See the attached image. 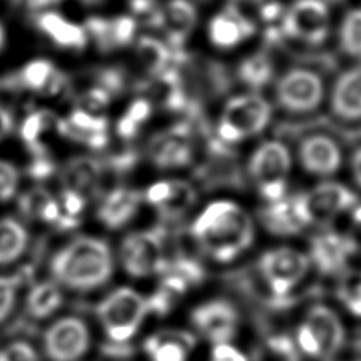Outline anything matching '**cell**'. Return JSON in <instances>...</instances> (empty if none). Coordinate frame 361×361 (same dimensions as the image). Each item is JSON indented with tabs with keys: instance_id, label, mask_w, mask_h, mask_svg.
Masks as SVG:
<instances>
[{
	"instance_id": "9a60e30c",
	"label": "cell",
	"mask_w": 361,
	"mask_h": 361,
	"mask_svg": "<svg viewBox=\"0 0 361 361\" xmlns=\"http://www.w3.org/2000/svg\"><path fill=\"white\" fill-rule=\"evenodd\" d=\"M34 28L52 45L66 51H83L89 44L82 23H76L58 10H45L32 14Z\"/></svg>"
},
{
	"instance_id": "db71d44e",
	"label": "cell",
	"mask_w": 361,
	"mask_h": 361,
	"mask_svg": "<svg viewBox=\"0 0 361 361\" xmlns=\"http://www.w3.org/2000/svg\"><path fill=\"white\" fill-rule=\"evenodd\" d=\"M78 1L83 6H96V4H100L104 0H78Z\"/></svg>"
},
{
	"instance_id": "d590c367",
	"label": "cell",
	"mask_w": 361,
	"mask_h": 361,
	"mask_svg": "<svg viewBox=\"0 0 361 361\" xmlns=\"http://www.w3.org/2000/svg\"><path fill=\"white\" fill-rule=\"evenodd\" d=\"M69 126L78 131L83 133H99V131H107V120L102 116H96L92 113H87L82 109H75L69 117L66 118Z\"/></svg>"
},
{
	"instance_id": "ee69618b",
	"label": "cell",
	"mask_w": 361,
	"mask_h": 361,
	"mask_svg": "<svg viewBox=\"0 0 361 361\" xmlns=\"http://www.w3.org/2000/svg\"><path fill=\"white\" fill-rule=\"evenodd\" d=\"M54 171H55L54 162L49 158H47L45 154H41V155H35L34 161L28 168V175L34 179L42 180L49 178L54 173Z\"/></svg>"
},
{
	"instance_id": "d6986e66",
	"label": "cell",
	"mask_w": 361,
	"mask_h": 361,
	"mask_svg": "<svg viewBox=\"0 0 361 361\" xmlns=\"http://www.w3.org/2000/svg\"><path fill=\"white\" fill-rule=\"evenodd\" d=\"M145 199L155 206L161 214L166 217H178L193 204L196 193L192 185L186 180L169 179L152 183L145 192Z\"/></svg>"
},
{
	"instance_id": "1f68e13d",
	"label": "cell",
	"mask_w": 361,
	"mask_h": 361,
	"mask_svg": "<svg viewBox=\"0 0 361 361\" xmlns=\"http://www.w3.org/2000/svg\"><path fill=\"white\" fill-rule=\"evenodd\" d=\"M254 361H299V350L286 334H275L261 343Z\"/></svg>"
},
{
	"instance_id": "8d00e7d4",
	"label": "cell",
	"mask_w": 361,
	"mask_h": 361,
	"mask_svg": "<svg viewBox=\"0 0 361 361\" xmlns=\"http://www.w3.org/2000/svg\"><path fill=\"white\" fill-rule=\"evenodd\" d=\"M20 282L21 276H18V274L13 276H0V322L8 316L14 306Z\"/></svg>"
},
{
	"instance_id": "f546056e",
	"label": "cell",
	"mask_w": 361,
	"mask_h": 361,
	"mask_svg": "<svg viewBox=\"0 0 361 361\" xmlns=\"http://www.w3.org/2000/svg\"><path fill=\"white\" fill-rule=\"evenodd\" d=\"M62 303V293L55 282L45 281L35 285L27 296V310L34 317H47Z\"/></svg>"
},
{
	"instance_id": "4dcf8cb0",
	"label": "cell",
	"mask_w": 361,
	"mask_h": 361,
	"mask_svg": "<svg viewBox=\"0 0 361 361\" xmlns=\"http://www.w3.org/2000/svg\"><path fill=\"white\" fill-rule=\"evenodd\" d=\"M338 44L345 55L361 59V7L344 13L338 25Z\"/></svg>"
},
{
	"instance_id": "5bb4252c",
	"label": "cell",
	"mask_w": 361,
	"mask_h": 361,
	"mask_svg": "<svg viewBox=\"0 0 361 361\" xmlns=\"http://www.w3.org/2000/svg\"><path fill=\"white\" fill-rule=\"evenodd\" d=\"M82 24L89 41L102 52H111L130 45L137 32V20L131 14L89 16Z\"/></svg>"
},
{
	"instance_id": "7a4b0ae2",
	"label": "cell",
	"mask_w": 361,
	"mask_h": 361,
	"mask_svg": "<svg viewBox=\"0 0 361 361\" xmlns=\"http://www.w3.org/2000/svg\"><path fill=\"white\" fill-rule=\"evenodd\" d=\"M49 268L59 283L76 290H89L110 279L111 251L103 240L82 235L61 248L51 259Z\"/></svg>"
},
{
	"instance_id": "bcb514c9",
	"label": "cell",
	"mask_w": 361,
	"mask_h": 361,
	"mask_svg": "<svg viewBox=\"0 0 361 361\" xmlns=\"http://www.w3.org/2000/svg\"><path fill=\"white\" fill-rule=\"evenodd\" d=\"M212 361H248L247 357L228 343L214 344L212 350Z\"/></svg>"
},
{
	"instance_id": "ab89813d",
	"label": "cell",
	"mask_w": 361,
	"mask_h": 361,
	"mask_svg": "<svg viewBox=\"0 0 361 361\" xmlns=\"http://www.w3.org/2000/svg\"><path fill=\"white\" fill-rule=\"evenodd\" d=\"M18 185V171L17 168L0 159V202L11 199L17 190Z\"/></svg>"
},
{
	"instance_id": "7dc6e473",
	"label": "cell",
	"mask_w": 361,
	"mask_h": 361,
	"mask_svg": "<svg viewBox=\"0 0 361 361\" xmlns=\"http://www.w3.org/2000/svg\"><path fill=\"white\" fill-rule=\"evenodd\" d=\"M152 107L151 103L145 99H135L127 109V111L124 113L128 118H131L135 124L141 126L142 123H145L149 116H151Z\"/></svg>"
},
{
	"instance_id": "8992f818",
	"label": "cell",
	"mask_w": 361,
	"mask_h": 361,
	"mask_svg": "<svg viewBox=\"0 0 361 361\" xmlns=\"http://www.w3.org/2000/svg\"><path fill=\"white\" fill-rule=\"evenodd\" d=\"M290 154L279 141L262 142L251 155L248 171L259 195L269 203L285 197Z\"/></svg>"
},
{
	"instance_id": "7c38bea8",
	"label": "cell",
	"mask_w": 361,
	"mask_h": 361,
	"mask_svg": "<svg viewBox=\"0 0 361 361\" xmlns=\"http://www.w3.org/2000/svg\"><path fill=\"white\" fill-rule=\"evenodd\" d=\"M89 343L87 326L75 316L61 317L44 334V351L51 361H76L86 353Z\"/></svg>"
},
{
	"instance_id": "74e56055",
	"label": "cell",
	"mask_w": 361,
	"mask_h": 361,
	"mask_svg": "<svg viewBox=\"0 0 361 361\" xmlns=\"http://www.w3.org/2000/svg\"><path fill=\"white\" fill-rule=\"evenodd\" d=\"M0 361H39V357L28 343L14 341L0 350Z\"/></svg>"
},
{
	"instance_id": "681fc988",
	"label": "cell",
	"mask_w": 361,
	"mask_h": 361,
	"mask_svg": "<svg viewBox=\"0 0 361 361\" xmlns=\"http://www.w3.org/2000/svg\"><path fill=\"white\" fill-rule=\"evenodd\" d=\"M353 223H354V230L355 234L350 235L353 238V241L357 245V250L361 248V206L355 207V210L353 212Z\"/></svg>"
},
{
	"instance_id": "5b68a950",
	"label": "cell",
	"mask_w": 361,
	"mask_h": 361,
	"mask_svg": "<svg viewBox=\"0 0 361 361\" xmlns=\"http://www.w3.org/2000/svg\"><path fill=\"white\" fill-rule=\"evenodd\" d=\"M271 120V106L259 94L231 97L221 111L217 133L223 142H238L259 134Z\"/></svg>"
},
{
	"instance_id": "44dd1931",
	"label": "cell",
	"mask_w": 361,
	"mask_h": 361,
	"mask_svg": "<svg viewBox=\"0 0 361 361\" xmlns=\"http://www.w3.org/2000/svg\"><path fill=\"white\" fill-rule=\"evenodd\" d=\"M157 27L171 42L185 41L197 24V11L188 0H168L154 18Z\"/></svg>"
},
{
	"instance_id": "484cf974",
	"label": "cell",
	"mask_w": 361,
	"mask_h": 361,
	"mask_svg": "<svg viewBox=\"0 0 361 361\" xmlns=\"http://www.w3.org/2000/svg\"><path fill=\"white\" fill-rule=\"evenodd\" d=\"M62 178L68 189L83 196L93 195L100 183L102 164L92 157H73L65 165Z\"/></svg>"
},
{
	"instance_id": "836d02e7",
	"label": "cell",
	"mask_w": 361,
	"mask_h": 361,
	"mask_svg": "<svg viewBox=\"0 0 361 361\" xmlns=\"http://www.w3.org/2000/svg\"><path fill=\"white\" fill-rule=\"evenodd\" d=\"M337 295L353 314L361 316V269L343 272L338 281Z\"/></svg>"
},
{
	"instance_id": "c3c4849f",
	"label": "cell",
	"mask_w": 361,
	"mask_h": 361,
	"mask_svg": "<svg viewBox=\"0 0 361 361\" xmlns=\"http://www.w3.org/2000/svg\"><path fill=\"white\" fill-rule=\"evenodd\" d=\"M117 134L124 140H131L138 134L140 126L135 124L131 118H128L126 114L117 121Z\"/></svg>"
},
{
	"instance_id": "d4e9b609",
	"label": "cell",
	"mask_w": 361,
	"mask_h": 361,
	"mask_svg": "<svg viewBox=\"0 0 361 361\" xmlns=\"http://www.w3.org/2000/svg\"><path fill=\"white\" fill-rule=\"evenodd\" d=\"M141 196L128 188H116L100 203L97 216L110 228H118L130 221L138 210Z\"/></svg>"
},
{
	"instance_id": "4fadbf2b",
	"label": "cell",
	"mask_w": 361,
	"mask_h": 361,
	"mask_svg": "<svg viewBox=\"0 0 361 361\" xmlns=\"http://www.w3.org/2000/svg\"><path fill=\"white\" fill-rule=\"evenodd\" d=\"M193 326L212 343H228L237 331L238 314L224 299H213L196 306L190 314Z\"/></svg>"
},
{
	"instance_id": "f5cc1de1",
	"label": "cell",
	"mask_w": 361,
	"mask_h": 361,
	"mask_svg": "<svg viewBox=\"0 0 361 361\" xmlns=\"http://www.w3.org/2000/svg\"><path fill=\"white\" fill-rule=\"evenodd\" d=\"M6 41H7V32H6V28H4L3 23L0 21V51L6 45Z\"/></svg>"
},
{
	"instance_id": "30bf717a",
	"label": "cell",
	"mask_w": 361,
	"mask_h": 361,
	"mask_svg": "<svg viewBox=\"0 0 361 361\" xmlns=\"http://www.w3.org/2000/svg\"><path fill=\"white\" fill-rule=\"evenodd\" d=\"M305 224H324L357 203L355 193L337 182H323L306 193L296 195Z\"/></svg>"
},
{
	"instance_id": "f1b7e54d",
	"label": "cell",
	"mask_w": 361,
	"mask_h": 361,
	"mask_svg": "<svg viewBox=\"0 0 361 361\" xmlns=\"http://www.w3.org/2000/svg\"><path fill=\"white\" fill-rule=\"evenodd\" d=\"M135 51L144 69L151 75L162 76L168 72L169 51L162 41L152 37H142L137 41Z\"/></svg>"
},
{
	"instance_id": "f6af8a7d",
	"label": "cell",
	"mask_w": 361,
	"mask_h": 361,
	"mask_svg": "<svg viewBox=\"0 0 361 361\" xmlns=\"http://www.w3.org/2000/svg\"><path fill=\"white\" fill-rule=\"evenodd\" d=\"M62 0H10L11 6L24 10L30 14H35L45 10H52L61 4Z\"/></svg>"
},
{
	"instance_id": "b9f144b4",
	"label": "cell",
	"mask_w": 361,
	"mask_h": 361,
	"mask_svg": "<svg viewBox=\"0 0 361 361\" xmlns=\"http://www.w3.org/2000/svg\"><path fill=\"white\" fill-rule=\"evenodd\" d=\"M49 196L51 195L45 189H39V188L32 189L21 196L18 202L20 210L28 217H37L39 213V209L42 207V204Z\"/></svg>"
},
{
	"instance_id": "d6a6232c",
	"label": "cell",
	"mask_w": 361,
	"mask_h": 361,
	"mask_svg": "<svg viewBox=\"0 0 361 361\" xmlns=\"http://www.w3.org/2000/svg\"><path fill=\"white\" fill-rule=\"evenodd\" d=\"M272 72L274 68L271 61L262 54H255L245 58L238 68V75L241 80L252 89H259L265 86L271 80Z\"/></svg>"
},
{
	"instance_id": "52a82bcc",
	"label": "cell",
	"mask_w": 361,
	"mask_h": 361,
	"mask_svg": "<svg viewBox=\"0 0 361 361\" xmlns=\"http://www.w3.org/2000/svg\"><path fill=\"white\" fill-rule=\"evenodd\" d=\"M120 259L131 276L142 278L161 274L168 264L164 250V231L152 228L126 235L120 245Z\"/></svg>"
},
{
	"instance_id": "7402d4cb",
	"label": "cell",
	"mask_w": 361,
	"mask_h": 361,
	"mask_svg": "<svg viewBox=\"0 0 361 361\" xmlns=\"http://www.w3.org/2000/svg\"><path fill=\"white\" fill-rule=\"evenodd\" d=\"M196 338L185 330H161L144 341V351L151 361H188Z\"/></svg>"
},
{
	"instance_id": "ac0fdd59",
	"label": "cell",
	"mask_w": 361,
	"mask_h": 361,
	"mask_svg": "<svg viewBox=\"0 0 361 361\" xmlns=\"http://www.w3.org/2000/svg\"><path fill=\"white\" fill-rule=\"evenodd\" d=\"M357 251V245L350 235L334 231L316 235L310 244V258L323 274L343 271L348 258Z\"/></svg>"
},
{
	"instance_id": "6da1fadb",
	"label": "cell",
	"mask_w": 361,
	"mask_h": 361,
	"mask_svg": "<svg viewBox=\"0 0 361 361\" xmlns=\"http://www.w3.org/2000/svg\"><path fill=\"white\" fill-rule=\"evenodd\" d=\"M192 235L213 259L230 262L252 244L254 223L240 204L216 200L197 214Z\"/></svg>"
},
{
	"instance_id": "11a10c76",
	"label": "cell",
	"mask_w": 361,
	"mask_h": 361,
	"mask_svg": "<svg viewBox=\"0 0 361 361\" xmlns=\"http://www.w3.org/2000/svg\"><path fill=\"white\" fill-rule=\"evenodd\" d=\"M355 361H361V360H355Z\"/></svg>"
},
{
	"instance_id": "f35d334b",
	"label": "cell",
	"mask_w": 361,
	"mask_h": 361,
	"mask_svg": "<svg viewBox=\"0 0 361 361\" xmlns=\"http://www.w3.org/2000/svg\"><path fill=\"white\" fill-rule=\"evenodd\" d=\"M110 99H111V96L104 89H102L99 86H93V87L87 89L86 92H83V94L80 96V107L79 109L94 114V113L104 110L109 106Z\"/></svg>"
},
{
	"instance_id": "e575fe53",
	"label": "cell",
	"mask_w": 361,
	"mask_h": 361,
	"mask_svg": "<svg viewBox=\"0 0 361 361\" xmlns=\"http://www.w3.org/2000/svg\"><path fill=\"white\" fill-rule=\"evenodd\" d=\"M48 117L49 114L45 111H32L24 118L21 124V138L35 155L44 154V148L39 138L44 130L48 127Z\"/></svg>"
},
{
	"instance_id": "8fae6325",
	"label": "cell",
	"mask_w": 361,
	"mask_h": 361,
	"mask_svg": "<svg viewBox=\"0 0 361 361\" xmlns=\"http://www.w3.org/2000/svg\"><path fill=\"white\" fill-rule=\"evenodd\" d=\"M275 93L278 103L285 110L292 113H309L322 103L324 86L316 72L295 68L279 78Z\"/></svg>"
},
{
	"instance_id": "ba28073f",
	"label": "cell",
	"mask_w": 361,
	"mask_h": 361,
	"mask_svg": "<svg viewBox=\"0 0 361 361\" xmlns=\"http://www.w3.org/2000/svg\"><path fill=\"white\" fill-rule=\"evenodd\" d=\"M282 28L295 41L320 45L330 34L331 14L323 0H295L282 14Z\"/></svg>"
},
{
	"instance_id": "3957f363",
	"label": "cell",
	"mask_w": 361,
	"mask_h": 361,
	"mask_svg": "<svg viewBox=\"0 0 361 361\" xmlns=\"http://www.w3.org/2000/svg\"><path fill=\"white\" fill-rule=\"evenodd\" d=\"M344 327L333 309L312 306L296 330V347L310 358L330 360L344 344Z\"/></svg>"
},
{
	"instance_id": "603a6c76",
	"label": "cell",
	"mask_w": 361,
	"mask_h": 361,
	"mask_svg": "<svg viewBox=\"0 0 361 361\" xmlns=\"http://www.w3.org/2000/svg\"><path fill=\"white\" fill-rule=\"evenodd\" d=\"M331 110L344 120L361 118V63L345 69L334 82Z\"/></svg>"
},
{
	"instance_id": "816d5d0a",
	"label": "cell",
	"mask_w": 361,
	"mask_h": 361,
	"mask_svg": "<svg viewBox=\"0 0 361 361\" xmlns=\"http://www.w3.org/2000/svg\"><path fill=\"white\" fill-rule=\"evenodd\" d=\"M13 127V118L10 113L0 106V135L7 134Z\"/></svg>"
},
{
	"instance_id": "277c9868",
	"label": "cell",
	"mask_w": 361,
	"mask_h": 361,
	"mask_svg": "<svg viewBox=\"0 0 361 361\" xmlns=\"http://www.w3.org/2000/svg\"><path fill=\"white\" fill-rule=\"evenodd\" d=\"M102 326L114 344H126L140 329L148 313L145 299L131 288H118L96 307Z\"/></svg>"
},
{
	"instance_id": "2e32d148",
	"label": "cell",
	"mask_w": 361,
	"mask_h": 361,
	"mask_svg": "<svg viewBox=\"0 0 361 361\" xmlns=\"http://www.w3.org/2000/svg\"><path fill=\"white\" fill-rule=\"evenodd\" d=\"M255 32V24L235 7L217 11L207 23V38L216 48L233 49Z\"/></svg>"
},
{
	"instance_id": "7bdbcfd3",
	"label": "cell",
	"mask_w": 361,
	"mask_h": 361,
	"mask_svg": "<svg viewBox=\"0 0 361 361\" xmlns=\"http://www.w3.org/2000/svg\"><path fill=\"white\" fill-rule=\"evenodd\" d=\"M86 203V197L80 193H78L76 190L72 189H65L62 192V206L65 213L71 217H78L79 213L83 210Z\"/></svg>"
},
{
	"instance_id": "9c48e42d",
	"label": "cell",
	"mask_w": 361,
	"mask_h": 361,
	"mask_svg": "<svg viewBox=\"0 0 361 361\" xmlns=\"http://www.w3.org/2000/svg\"><path fill=\"white\" fill-rule=\"evenodd\" d=\"M309 258L289 247H278L265 251L259 258V271L271 292L283 299L306 275Z\"/></svg>"
},
{
	"instance_id": "f907efd6",
	"label": "cell",
	"mask_w": 361,
	"mask_h": 361,
	"mask_svg": "<svg viewBox=\"0 0 361 361\" xmlns=\"http://www.w3.org/2000/svg\"><path fill=\"white\" fill-rule=\"evenodd\" d=\"M351 169L355 182L361 186V148H358L351 158Z\"/></svg>"
},
{
	"instance_id": "cb8c5ba5",
	"label": "cell",
	"mask_w": 361,
	"mask_h": 361,
	"mask_svg": "<svg viewBox=\"0 0 361 361\" xmlns=\"http://www.w3.org/2000/svg\"><path fill=\"white\" fill-rule=\"evenodd\" d=\"M259 220L268 231L276 235H292L306 226L298 207L296 195L269 202L259 212Z\"/></svg>"
},
{
	"instance_id": "e0dca14e",
	"label": "cell",
	"mask_w": 361,
	"mask_h": 361,
	"mask_svg": "<svg viewBox=\"0 0 361 361\" xmlns=\"http://www.w3.org/2000/svg\"><path fill=\"white\" fill-rule=\"evenodd\" d=\"M190 130L178 124L168 131L155 135L148 147L151 161L159 168H180L192 159Z\"/></svg>"
},
{
	"instance_id": "4316f807",
	"label": "cell",
	"mask_w": 361,
	"mask_h": 361,
	"mask_svg": "<svg viewBox=\"0 0 361 361\" xmlns=\"http://www.w3.org/2000/svg\"><path fill=\"white\" fill-rule=\"evenodd\" d=\"M59 71L61 69H58L49 59L34 58L25 62L17 72L16 83L21 87L45 94Z\"/></svg>"
},
{
	"instance_id": "60d3db41",
	"label": "cell",
	"mask_w": 361,
	"mask_h": 361,
	"mask_svg": "<svg viewBox=\"0 0 361 361\" xmlns=\"http://www.w3.org/2000/svg\"><path fill=\"white\" fill-rule=\"evenodd\" d=\"M126 85L124 73L117 68H104L97 72V86L104 89L110 96L118 94Z\"/></svg>"
},
{
	"instance_id": "83f0119b",
	"label": "cell",
	"mask_w": 361,
	"mask_h": 361,
	"mask_svg": "<svg viewBox=\"0 0 361 361\" xmlns=\"http://www.w3.org/2000/svg\"><path fill=\"white\" fill-rule=\"evenodd\" d=\"M28 243L27 230L14 219L4 217L0 220V264L17 259Z\"/></svg>"
},
{
	"instance_id": "ffe728a7",
	"label": "cell",
	"mask_w": 361,
	"mask_h": 361,
	"mask_svg": "<svg viewBox=\"0 0 361 361\" xmlns=\"http://www.w3.org/2000/svg\"><path fill=\"white\" fill-rule=\"evenodd\" d=\"M302 166L314 175H331L341 165V151L329 137L317 134L305 138L299 147Z\"/></svg>"
}]
</instances>
